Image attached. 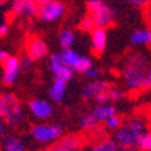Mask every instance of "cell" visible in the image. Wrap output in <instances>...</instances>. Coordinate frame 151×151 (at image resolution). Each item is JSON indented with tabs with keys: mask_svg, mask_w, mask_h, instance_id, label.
I'll return each instance as SVG.
<instances>
[{
	"mask_svg": "<svg viewBox=\"0 0 151 151\" xmlns=\"http://www.w3.org/2000/svg\"><path fill=\"white\" fill-rule=\"evenodd\" d=\"M147 131V121L142 116H135L124 123L114 134V140L120 150H134L140 136Z\"/></svg>",
	"mask_w": 151,
	"mask_h": 151,
	"instance_id": "2",
	"label": "cell"
},
{
	"mask_svg": "<svg viewBox=\"0 0 151 151\" xmlns=\"http://www.w3.org/2000/svg\"><path fill=\"white\" fill-rule=\"evenodd\" d=\"M4 3H7V0H0V6H1V4H4Z\"/></svg>",
	"mask_w": 151,
	"mask_h": 151,
	"instance_id": "35",
	"label": "cell"
},
{
	"mask_svg": "<svg viewBox=\"0 0 151 151\" xmlns=\"http://www.w3.org/2000/svg\"><path fill=\"white\" fill-rule=\"evenodd\" d=\"M65 91H67V82L61 79H55L49 88V97L52 98V101L60 102L65 97Z\"/></svg>",
	"mask_w": 151,
	"mask_h": 151,
	"instance_id": "17",
	"label": "cell"
},
{
	"mask_svg": "<svg viewBox=\"0 0 151 151\" xmlns=\"http://www.w3.org/2000/svg\"><path fill=\"white\" fill-rule=\"evenodd\" d=\"M48 55V46L41 38H32L27 42V56L33 60H40Z\"/></svg>",
	"mask_w": 151,
	"mask_h": 151,
	"instance_id": "13",
	"label": "cell"
},
{
	"mask_svg": "<svg viewBox=\"0 0 151 151\" xmlns=\"http://www.w3.org/2000/svg\"><path fill=\"white\" fill-rule=\"evenodd\" d=\"M108 45V34L106 30L102 27H97L91 32V49L95 53H102Z\"/></svg>",
	"mask_w": 151,
	"mask_h": 151,
	"instance_id": "14",
	"label": "cell"
},
{
	"mask_svg": "<svg viewBox=\"0 0 151 151\" xmlns=\"http://www.w3.org/2000/svg\"><path fill=\"white\" fill-rule=\"evenodd\" d=\"M7 33H8V25L7 23H1L0 25V37H4Z\"/></svg>",
	"mask_w": 151,
	"mask_h": 151,
	"instance_id": "31",
	"label": "cell"
},
{
	"mask_svg": "<svg viewBox=\"0 0 151 151\" xmlns=\"http://www.w3.org/2000/svg\"><path fill=\"white\" fill-rule=\"evenodd\" d=\"M82 151H120L119 144L110 137H98L94 142L82 148Z\"/></svg>",
	"mask_w": 151,
	"mask_h": 151,
	"instance_id": "12",
	"label": "cell"
},
{
	"mask_svg": "<svg viewBox=\"0 0 151 151\" xmlns=\"http://www.w3.org/2000/svg\"><path fill=\"white\" fill-rule=\"evenodd\" d=\"M32 136L41 144H55L63 136V128L59 124H35L32 128Z\"/></svg>",
	"mask_w": 151,
	"mask_h": 151,
	"instance_id": "4",
	"label": "cell"
},
{
	"mask_svg": "<svg viewBox=\"0 0 151 151\" xmlns=\"http://www.w3.org/2000/svg\"><path fill=\"white\" fill-rule=\"evenodd\" d=\"M49 68L52 71V74L55 75V79H61V81L68 82L74 76V70L63 63L60 53L52 55L49 57Z\"/></svg>",
	"mask_w": 151,
	"mask_h": 151,
	"instance_id": "8",
	"label": "cell"
},
{
	"mask_svg": "<svg viewBox=\"0 0 151 151\" xmlns=\"http://www.w3.org/2000/svg\"><path fill=\"white\" fill-rule=\"evenodd\" d=\"M34 61H35V60H33L30 56H27V55H26V56L21 60L22 68H25V70H29V68H32L33 65H34Z\"/></svg>",
	"mask_w": 151,
	"mask_h": 151,
	"instance_id": "27",
	"label": "cell"
},
{
	"mask_svg": "<svg viewBox=\"0 0 151 151\" xmlns=\"http://www.w3.org/2000/svg\"><path fill=\"white\" fill-rule=\"evenodd\" d=\"M105 125H106V128H108V129H110V131H113V129L117 131L120 127L123 125V119H121L119 114H116V116L110 117V119L105 123Z\"/></svg>",
	"mask_w": 151,
	"mask_h": 151,
	"instance_id": "25",
	"label": "cell"
},
{
	"mask_svg": "<svg viewBox=\"0 0 151 151\" xmlns=\"http://www.w3.org/2000/svg\"><path fill=\"white\" fill-rule=\"evenodd\" d=\"M65 12V7L61 1L53 0L50 3H46L44 6H40L38 8V15L37 17L41 19L42 22H56L64 15Z\"/></svg>",
	"mask_w": 151,
	"mask_h": 151,
	"instance_id": "6",
	"label": "cell"
},
{
	"mask_svg": "<svg viewBox=\"0 0 151 151\" xmlns=\"http://www.w3.org/2000/svg\"><path fill=\"white\" fill-rule=\"evenodd\" d=\"M99 121L95 119V116L91 112L90 113H86L83 116H81V120H79V125H81L82 129L84 131H93L95 128H98L99 125Z\"/></svg>",
	"mask_w": 151,
	"mask_h": 151,
	"instance_id": "20",
	"label": "cell"
},
{
	"mask_svg": "<svg viewBox=\"0 0 151 151\" xmlns=\"http://www.w3.org/2000/svg\"><path fill=\"white\" fill-rule=\"evenodd\" d=\"M0 148L1 151H26L25 142L17 135L4 136L0 144Z\"/></svg>",
	"mask_w": 151,
	"mask_h": 151,
	"instance_id": "16",
	"label": "cell"
},
{
	"mask_svg": "<svg viewBox=\"0 0 151 151\" xmlns=\"http://www.w3.org/2000/svg\"><path fill=\"white\" fill-rule=\"evenodd\" d=\"M147 88H151V64H150V68L147 71V79L144 82V86H143V90H147Z\"/></svg>",
	"mask_w": 151,
	"mask_h": 151,
	"instance_id": "30",
	"label": "cell"
},
{
	"mask_svg": "<svg viewBox=\"0 0 151 151\" xmlns=\"http://www.w3.org/2000/svg\"><path fill=\"white\" fill-rule=\"evenodd\" d=\"M136 148L139 151H151V131H146L142 135Z\"/></svg>",
	"mask_w": 151,
	"mask_h": 151,
	"instance_id": "22",
	"label": "cell"
},
{
	"mask_svg": "<svg viewBox=\"0 0 151 151\" xmlns=\"http://www.w3.org/2000/svg\"><path fill=\"white\" fill-rule=\"evenodd\" d=\"M0 119L10 127H19L25 120V110L19 98L12 94L0 95Z\"/></svg>",
	"mask_w": 151,
	"mask_h": 151,
	"instance_id": "3",
	"label": "cell"
},
{
	"mask_svg": "<svg viewBox=\"0 0 151 151\" xmlns=\"http://www.w3.org/2000/svg\"><path fill=\"white\" fill-rule=\"evenodd\" d=\"M8 57V53L4 52V50H0V64H3V61Z\"/></svg>",
	"mask_w": 151,
	"mask_h": 151,
	"instance_id": "33",
	"label": "cell"
},
{
	"mask_svg": "<svg viewBox=\"0 0 151 151\" xmlns=\"http://www.w3.org/2000/svg\"><path fill=\"white\" fill-rule=\"evenodd\" d=\"M75 40H76L75 33L71 32V30H68V29L63 30V32L60 33V35H59V42H60V45L63 46V49L72 48V45L75 44Z\"/></svg>",
	"mask_w": 151,
	"mask_h": 151,
	"instance_id": "21",
	"label": "cell"
},
{
	"mask_svg": "<svg viewBox=\"0 0 151 151\" xmlns=\"http://www.w3.org/2000/svg\"><path fill=\"white\" fill-rule=\"evenodd\" d=\"M91 113L95 116V119L98 120L99 123L105 124L110 117L116 116L117 114V109L116 106L112 104H102V105H97L94 109L91 110Z\"/></svg>",
	"mask_w": 151,
	"mask_h": 151,
	"instance_id": "15",
	"label": "cell"
},
{
	"mask_svg": "<svg viewBox=\"0 0 151 151\" xmlns=\"http://www.w3.org/2000/svg\"><path fill=\"white\" fill-rule=\"evenodd\" d=\"M38 8L40 6L33 0H14L11 4L12 14L21 18H32L38 15Z\"/></svg>",
	"mask_w": 151,
	"mask_h": 151,
	"instance_id": "9",
	"label": "cell"
},
{
	"mask_svg": "<svg viewBox=\"0 0 151 151\" xmlns=\"http://www.w3.org/2000/svg\"><path fill=\"white\" fill-rule=\"evenodd\" d=\"M6 127H7V124L4 123L3 119H0V136H3L4 132H6Z\"/></svg>",
	"mask_w": 151,
	"mask_h": 151,
	"instance_id": "32",
	"label": "cell"
},
{
	"mask_svg": "<svg viewBox=\"0 0 151 151\" xmlns=\"http://www.w3.org/2000/svg\"><path fill=\"white\" fill-rule=\"evenodd\" d=\"M150 68V60L143 53H132L127 57L121 70V79L129 91L143 90L147 79V71Z\"/></svg>",
	"mask_w": 151,
	"mask_h": 151,
	"instance_id": "1",
	"label": "cell"
},
{
	"mask_svg": "<svg viewBox=\"0 0 151 151\" xmlns=\"http://www.w3.org/2000/svg\"><path fill=\"white\" fill-rule=\"evenodd\" d=\"M87 8L93 19L95 21L97 27L106 29L114 21V11L104 0H88Z\"/></svg>",
	"mask_w": 151,
	"mask_h": 151,
	"instance_id": "5",
	"label": "cell"
},
{
	"mask_svg": "<svg viewBox=\"0 0 151 151\" xmlns=\"http://www.w3.org/2000/svg\"><path fill=\"white\" fill-rule=\"evenodd\" d=\"M1 65H3V83L6 86L14 84L22 71L21 60L15 56H8Z\"/></svg>",
	"mask_w": 151,
	"mask_h": 151,
	"instance_id": "7",
	"label": "cell"
},
{
	"mask_svg": "<svg viewBox=\"0 0 151 151\" xmlns=\"http://www.w3.org/2000/svg\"><path fill=\"white\" fill-rule=\"evenodd\" d=\"M35 4H38V6H44V4L46 3H50V1H53V0H33Z\"/></svg>",
	"mask_w": 151,
	"mask_h": 151,
	"instance_id": "34",
	"label": "cell"
},
{
	"mask_svg": "<svg viewBox=\"0 0 151 151\" xmlns=\"http://www.w3.org/2000/svg\"><path fill=\"white\" fill-rule=\"evenodd\" d=\"M84 75H86L87 78H90V79H93V81H94V79H98V76L101 75V71H99L98 68L91 67V68H90V70H88Z\"/></svg>",
	"mask_w": 151,
	"mask_h": 151,
	"instance_id": "28",
	"label": "cell"
},
{
	"mask_svg": "<svg viewBox=\"0 0 151 151\" xmlns=\"http://www.w3.org/2000/svg\"><path fill=\"white\" fill-rule=\"evenodd\" d=\"M81 27L83 29L84 32H94L95 29H97V25H95V21L93 19L91 15H88V17L83 18L81 22Z\"/></svg>",
	"mask_w": 151,
	"mask_h": 151,
	"instance_id": "26",
	"label": "cell"
},
{
	"mask_svg": "<svg viewBox=\"0 0 151 151\" xmlns=\"http://www.w3.org/2000/svg\"><path fill=\"white\" fill-rule=\"evenodd\" d=\"M108 98H109V102H119L124 98V93L121 88L110 86V88L108 90Z\"/></svg>",
	"mask_w": 151,
	"mask_h": 151,
	"instance_id": "24",
	"label": "cell"
},
{
	"mask_svg": "<svg viewBox=\"0 0 151 151\" xmlns=\"http://www.w3.org/2000/svg\"><path fill=\"white\" fill-rule=\"evenodd\" d=\"M129 4H132L134 7H144L148 3V0H127Z\"/></svg>",
	"mask_w": 151,
	"mask_h": 151,
	"instance_id": "29",
	"label": "cell"
},
{
	"mask_svg": "<svg viewBox=\"0 0 151 151\" xmlns=\"http://www.w3.org/2000/svg\"><path fill=\"white\" fill-rule=\"evenodd\" d=\"M44 151H56V150H55L53 147H50V148H48V150H44Z\"/></svg>",
	"mask_w": 151,
	"mask_h": 151,
	"instance_id": "36",
	"label": "cell"
},
{
	"mask_svg": "<svg viewBox=\"0 0 151 151\" xmlns=\"http://www.w3.org/2000/svg\"><path fill=\"white\" fill-rule=\"evenodd\" d=\"M121 151H135V150H121Z\"/></svg>",
	"mask_w": 151,
	"mask_h": 151,
	"instance_id": "37",
	"label": "cell"
},
{
	"mask_svg": "<svg viewBox=\"0 0 151 151\" xmlns=\"http://www.w3.org/2000/svg\"><path fill=\"white\" fill-rule=\"evenodd\" d=\"M60 57L63 60V63L68 67H71L72 70H75L78 61L81 60V55H78V52H75L72 48H67L63 49V52L60 53Z\"/></svg>",
	"mask_w": 151,
	"mask_h": 151,
	"instance_id": "19",
	"label": "cell"
},
{
	"mask_svg": "<svg viewBox=\"0 0 151 151\" xmlns=\"http://www.w3.org/2000/svg\"><path fill=\"white\" fill-rule=\"evenodd\" d=\"M29 110L34 117L40 120H46L52 116L53 108L45 99H32L29 102Z\"/></svg>",
	"mask_w": 151,
	"mask_h": 151,
	"instance_id": "11",
	"label": "cell"
},
{
	"mask_svg": "<svg viewBox=\"0 0 151 151\" xmlns=\"http://www.w3.org/2000/svg\"><path fill=\"white\" fill-rule=\"evenodd\" d=\"M150 34L151 30L150 29H139L135 30L131 34V44H134L136 46H146L150 45Z\"/></svg>",
	"mask_w": 151,
	"mask_h": 151,
	"instance_id": "18",
	"label": "cell"
},
{
	"mask_svg": "<svg viewBox=\"0 0 151 151\" xmlns=\"http://www.w3.org/2000/svg\"><path fill=\"white\" fill-rule=\"evenodd\" d=\"M110 88V84L101 79H94L87 83L82 90V97L84 99H95L99 94L106 93Z\"/></svg>",
	"mask_w": 151,
	"mask_h": 151,
	"instance_id": "10",
	"label": "cell"
},
{
	"mask_svg": "<svg viewBox=\"0 0 151 151\" xmlns=\"http://www.w3.org/2000/svg\"><path fill=\"white\" fill-rule=\"evenodd\" d=\"M91 67H93L91 60L88 59L87 56H81V60L78 61L76 67H75L74 71H76V72H82V74H86Z\"/></svg>",
	"mask_w": 151,
	"mask_h": 151,
	"instance_id": "23",
	"label": "cell"
}]
</instances>
